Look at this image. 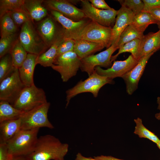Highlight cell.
I'll list each match as a JSON object with an SVG mask.
<instances>
[{"label": "cell", "instance_id": "cell-1", "mask_svg": "<svg viewBox=\"0 0 160 160\" xmlns=\"http://www.w3.org/2000/svg\"><path fill=\"white\" fill-rule=\"evenodd\" d=\"M68 147V144L61 143L54 136L46 135L38 138L34 151L26 156L30 160L64 159Z\"/></svg>", "mask_w": 160, "mask_h": 160}, {"label": "cell", "instance_id": "cell-2", "mask_svg": "<svg viewBox=\"0 0 160 160\" xmlns=\"http://www.w3.org/2000/svg\"><path fill=\"white\" fill-rule=\"evenodd\" d=\"M112 28L101 25L91 20L76 31L67 33L63 31L66 38L83 39L100 44L108 48L111 45Z\"/></svg>", "mask_w": 160, "mask_h": 160}, {"label": "cell", "instance_id": "cell-3", "mask_svg": "<svg viewBox=\"0 0 160 160\" xmlns=\"http://www.w3.org/2000/svg\"><path fill=\"white\" fill-rule=\"evenodd\" d=\"M39 129L20 130L7 143L9 153L13 157L26 156L35 150Z\"/></svg>", "mask_w": 160, "mask_h": 160}, {"label": "cell", "instance_id": "cell-4", "mask_svg": "<svg viewBox=\"0 0 160 160\" xmlns=\"http://www.w3.org/2000/svg\"><path fill=\"white\" fill-rule=\"evenodd\" d=\"M114 83L113 79L99 75L95 70L87 79L84 81H80L74 87L66 91V107L68 106L71 98L77 95L89 92L96 97L103 86L107 84H113Z\"/></svg>", "mask_w": 160, "mask_h": 160}, {"label": "cell", "instance_id": "cell-5", "mask_svg": "<svg viewBox=\"0 0 160 160\" xmlns=\"http://www.w3.org/2000/svg\"><path fill=\"white\" fill-rule=\"evenodd\" d=\"M18 39L28 53L39 55L48 47L35 29L31 21L22 25Z\"/></svg>", "mask_w": 160, "mask_h": 160}, {"label": "cell", "instance_id": "cell-6", "mask_svg": "<svg viewBox=\"0 0 160 160\" xmlns=\"http://www.w3.org/2000/svg\"><path fill=\"white\" fill-rule=\"evenodd\" d=\"M47 102L44 90L34 84L25 87L12 105L25 113Z\"/></svg>", "mask_w": 160, "mask_h": 160}, {"label": "cell", "instance_id": "cell-7", "mask_svg": "<svg viewBox=\"0 0 160 160\" xmlns=\"http://www.w3.org/2000/svg\"><path fill=\"white\" fill-rule=\"evenodd\" d=\"M50 105L49 102H47L25 112L20 118L21 129H39L43 127L54 128L47 116Z\"/></svg>", "mask_w": 160, "mask_h": 160}, {"label": "cell", "instance_id": "cell-8", "mask_svg": "<svg viewBox=\"0 0 160 160\" xmlns=\"http://www.w3.org/2000/svg\"><path fill=\"white\" fill-rule=\"evenodd\" d=\"M81 65V59L74 51L65 53L55 59L51 67L58 72L64 82L75 76Z\"/></svg>", "mask_w": 160, "mask_h": 160}, {"label": "cell", "instance_id": "cell-9", "mask_svg": "<svg viewBox=\"0 0 160 160\" xmlns=\"http://www.w3.org/2000/svg\"><path fill=\"white\" fill-rule=\"evenodd\" d=\"M26 86L21 80L18 69L0 82V101L12 105Z\"/></svg>", "mask_w": 160, "mask_h": 160}, {"label": "cell", "instance_id": "cell-10", "mask_svg": "<svg viewBox=\"0 0 160 160\" xmlns=\"http://www.w3.org/2000/svg\"><path fill=\"white\" fill-rule=\"evenodd\" d=\"M118 48L112 45L105 50L96 54L92 55L81 60L80 68L82 71L87 73L89 76L95 71L96 66L110 68L112 65L111 61L113 54Z\"/></svg>", "mask_w": 160, "mask_h": 160}, {"label": "cell", "instance_id": "cell-11", "mask_svg": "<svg viewBox=\"0 0 160 160\" xmlns=\"http://www.w3.org/2000/svg\"><path fill=\"white\" fill-rule=\"evenodd\" d=\"M82 10L88 18L103 26L112 28L118 10H103L95 8L89 0H81Z\"/></svg>", "mask_w": 160, "mask_h": 160}, {"label": "cell", "instance_id": "cell-12", "mask_svg": "<svg viewBox=\"0 0 160 160\" xmlns=\"http://www.w3.org/2000/svg\"><path fill=\"white\" fill-rule=\"evenodd\" d=\"M138 61L131 55L124 60L114 61L111 66L107 69L97 66L95 67V70L99 75L113 79L117 77H121L134 68Z\"/></svg>", "mask_w": 160, "mask_h": 160}, {"label": "cell", "instance_id": "cell-13", "mask_svg": "<svg viewBox=\"0 0 160 160\" xmlns=\"http://www.w3.org/2000/svg\"><path fill=\"white\" fill-rule=\"evenodd\" d=\"M45 4L50 10L57 11L66 17L75 22L88 18L81 9H79L65 0H48Z\"/></svg>", "mask_w": 160, "mask_h": 160}, {"label": "cell", "instance_id": "cell-14", "mask_svg": "<svg viewBox=\"0 0 160 160\" xmlns=\"http://www.w3.org/2000/svg\"><path fill=\"white\" fill-rule=\"evenodd\" d=\"M154 53L152 52L142 57L134 68L121 77L125 81L126 91L128 94H132L137 89L139 81L148 60Z\"/></svg>", "mask_w": 160, "mask_h": 160}, {"label": "cell", "instance_id": "cell-15", "mask_svg": "<svg viewBox=\"0 0 160 160\" xmlns=\"http://www.w3.org/2000/svg\"><path fill=\"white\" fill-rule=\"evenodd\" d=\"M134 15L131 11L123 6L118 10L115 22L112 30L111 45H116L121 34L130 24Z\"/></svg>", "mask_w": 160, "mask_h": 160}, {"label": "cell", "instance_id": "cell-16", "mask_svg": "<svg viewBox=\"0 0 160 160\" xmlns=\"http://www.w3.org/2000/svg\"><path fill=\"white\" fill-rule=\"evenodd\" d=\"M61 30L57 29L53 19L51 17L45 18L37 27L38 33L48 47L55 42Z\"/></svg>", "mask_w": 160, "mask_h": 160}, {"label": "cell", "instance_id": "cell-17", "mask_svg": "<svg viewBox=\"0 0 160 160\" xmlns=\"http://www.w3.org/2000/svg\"><path fill=\"white\" fill-rule=\"evenodd\" d=\"M38 56L28 53L26 59L18 69L20 79L26 87L34 84L33 73Z\"/></svg>", "mask_w": 160, "mask_h": 160}, {"label": "cell", "instance_id": "cell-18", "mask_svg": "<svg viewBox=\"0 0 160 160\" xmlns=\"http://www.w3.org/2000/svg\"><path fill=\"white\" fill-rule=\"evenodd\" d=\"M160 45V29L157 32H150L141 39L139 60L143 56L159 50Z\"/></svg>", "mask_w": 160, "mask_h": 160}, {"label": "cell", "instance_id": "cell-19", "mask_svg": "<svg viewBox=\"0 0 160 160\" xmlns=\"http://www.w3.org/2000/svg\"><path fill=\"white\" fill-rule=\"evenodd\" d=\"M65 38L63 29L61 30L54 43L46 51L38 56L36 64L44 67H51L55 59L58 48Z\"/></svg>", "mask_w": 160, "mask_h": 160}, {"label": "cell", "instance_id": "cell-20", "mask_svg": "<svg viewBox=\"0 0 160 160\" xmlns=\"http://www.w3.org/2000/svg\"><path fill=\"white\" fill-rule=\"evenodd\" d=\"M20 129V118L0 122V143L7 144Z\"/></svg>", "mask_w": 160, "mask_h": 160}, {"label": "cell", "instance_id": "cell-21", "mask_svg": "<svg viewBox=\"0 0 160 160\" xmlns=\"http://www.w3.org/2000/svg\"><path fill=\"white\" fill-rule=\"evenodd\" d=\"M74 52L81 59L100 51L105 47L102 44L83 39H76Z\"/></svg>", "mask_w": 160, "mask_h": 160}, {"label": "cell", "instance_id": "cell-22", "mask_svg": "<svg viewBox=\"0 0 160 160\" xmlns=\"http://www.w3.org/2000/svg\"><path fill=\"white\" fill-rule=\"evenodd\" d=\"M42 0H25L23 8L31 19L39 21L47 15V10L43 5Z\"/></svg>", "mask_w": 160, "mask_h": 160}, {"label": "cell", "instance_id": "cell-23", "mask_svg": "<svg viewBox=\"0 0 160 160\" xmlns=\"http://www.w3.org/2000/svg\"><path fill=\"white\" fill-rule=\"evenodd\" d=\"M50 11L53 19L61 24L63 30L66 32L69 33L78 30L89 22L85 20L75 22L57 11L53 10Z\"/></svg>", "mask_w": 160, "mask_h": 160}, {"label": "cell", "instance_id": "cell-24", "mask_svg": "<svg viewBox=\"0 0 160 160\" xmlns=\"http://www.w3.org/2000/svg\"><path fill=\"white\" fill-rule=\"evenodd\" d=\"M158 23V21L149 12L142 11L134 15L130 24L143 33L149 25Z\"/></svg>", "mask_w": 160, "mask_h": 160}, {"label": "cell", "instance_id": "cell-25", "mask_svg": "<svg viewBox=\"0 0 160 160\" xmlns=\"http://www.w3.org/2000/svg\"><path fill=\"white\" fill-rule=\"evenodd\" d=\"M24 113L15 108L8 102L0 101V122L20 119Z\"/></svg>", "mask_w": 160, "mask_h": 160}, {"label": "cell", "instance_id": "cell-26", "mask_svg": "<svg viewBox=\"0 0 160 160\" xmlns=\"http://www.w3.org/2000/svg\"><path fill=\"white\" fill-rule=\"evenodd\" d=\"M14 67L18 69L26 59L28 53L22 45L18 38L10 51Z\"/></svg>", "mask_w": 160, "mask_h": 160}, {"label": "cell", "instance_id": "cell-27", "mask_svg": "<svg viewBox=\"0 0 160 160\" xmlns=\"http://www.w3.org/2000/svg\"><path fill=\"white\" fill-rule=\"evenodd\" d=\"M143 36V33L130 24L121 33L116 46L119 49L125 43L137 39H141Z\"/></svg>", "mask_w": 160, "mask_h": 160}, {"label": "cell", "instance_id": "cell-28", "mask_svg": "<svg viewBox=\"0 0 160 160\" xmlns=\"http://www.w3.org/2000/svg\"><path fill=\"white\" fill-rule=\"evenodd\" d=\"M17 26L12 20L9 12L0 17L1 38L16 33Z\"/></svg>", "mask_w": 160, "mask_h": 160}, {"label": "cell", "instance_id": "cell-29", "mask_svg": "<svg viewBox=\"0 0 160 160\" xmlns=\"http://www.w3.org/2000/svg\"><path fill=\"white\" fill-rule=\"evenodd\" d=\"M141 39H135L121 46L119 48L118 52L116 55L111 56V61L112 62L115 61L120 54L125 52L130 53L131 55L139 61V49Z\"/></svg>", "mask_w": 160, "mask_h": 160}, {"label": "cell", "instance_id": "cell-30", "mask_svg": "<svg viewBox=\"0 0 160 160\" xmlns=\"http://www.w3.org/2000/svg\"><path fill=\"white\" fill-rule=\"evenodd\" d=\"M134 121L136 126L134 133L137 135L140 138H147L157 144L160 139L154 133L145 127L142 123L141 119L137 118Z\"/></svg>", "mask_w": 160, "mask_h": 160}, {"label": "cell", "instance_id": "cell-31", "mask_svg": "<svg viewBox=\"0 0 160 160\" xmlns=\"http://www.w3.org/2000/svg\"><path fill=\"white\" fill-rule=\"evenodd\" d=\"M15 69L10 53L0 58V82L10 74Z\"/></svg>", "mask_w": 160, "mask_h": 160}, {"label": "cell", "instance_id": "cell-32", "mask_svg": "<svg viewBox=\"0 0 160 160\" xmlns=\"http://www.w3.org/2000/svg\"><path fill=\"white\" fill-rule=\"evenodd\" d=\"M25 0H0V17L6 13L23 8Z\"/></svg>", "mask_w": 160, "mask_h": 160}, {"label": "cell", "instance_id": "cell-33", "mask_svg": "<svg viewBox=\"0 0 160 160\" xmlns=\"http://www.w3.org/2000/svg\"><path fill=\"white\" fill-rule=\"evenodd\" d=\"M18 39L16 33L1 38L0 58L10 53L13 45Z\"/></svg>", "mask_w": 160, "mask_h": 160}, {"label": "cell", "instance_id": "cell-34", "mask_svg": "<svg viewBox=\"0 0 160 160\" xmlns=\"http://www.w3.org/2000/svg\"><path fill=\"white\" fill-rule=\"evenodd\" d=\"M121 6H123L132 11L134 15L143 11L144 8V4L140 0H118Z\"/></svg>", "mask_w": 160, "mask_h": 160}, {"label": "cell", "instance_id": "cell-35", "mask_svg": "<svg viewBox=\"0 0 160 160\" xmlns=\"http://www.w3.org/2000/svg\"><path fill=\"white\" fill-rule=\"evenodd\" d=\"M10 12L11 17L17 26L22 25L25 22L32 20L24 8Z\"/></svg>", "mask_w": 160, "mask_h": 160}, {"label": "cell", "instance_id": "cell-36", "mask_svg": "<svg viewBox=\"0 0 160 160\" xmlns=\"http://www.w3.org/2000/svg\"><path fill=\"white\" fill-rule=\"evenodd\" d=\"M75 44V40L65 37L64 41L58 48L56 58L65 53L74 51Z\"/></svg>", "mask_w": 160, "mask_h": 160}, {"label": "cell", "instance_id": "cell-37", "mask_svg": "<svg viewBox=\"0 0 160 160\" xmlns=\"http://www.w3.org/2000/svg\"><path fill=\"white\" fill-rule=\"evenodd\" d=\"M13 158L9 152L7 144L0 143V160H12Z\"/></svg>", "mask_w": 160, "mask_h": 160}, {"label": "cell", "instance_id": "cell-38", "mask_svg": "<svg viewBox=\"0 0 160 160\" xmlns=\"http://www.w3.org/2000/svg\"><path fill=\"white\" fill-rule=\"evenodd\" d=\"M89 1L95 8L103 10H112L104 0H89Z\"/></svg>", "mask_w": 160, "mask_h": 160}, {"label": "cell", "instance_id": "cell-39", "mask_svg": "<svg viewBox=\"0 0 160 160\" xmlns=\"http://www.w3.org/2000/svg\"><path fill=\"white\" fill-rule=\"evenodd\" d=\"M142 1L144 4V8L143 11L160 7V0H143Z\"/></svg>", "mask_w": 160, "mask_h": 160}, {"label": "cell", "instance_id": "cell-40", "mask_svg": "<svg viewBox=\"0 0 160 160\" xmlns=\"http://www.w3.org/2000/svg\"><path fill=\"white\" fill-rule=\"evenodd\" d=\"M145 11L150 13L158 21L157 25L160 24V7L150 9Z\"/></svg>", "mask_w": 160, "mask_h": 160}, {"label": "cell", "instance_id": "cell-41", "mask_svg": "<svg viewBox=\"0 0 160 160\" xmlns=\"http://www.w3.org/2000/svg\"><path fill=\"white\" fill-rule=\"evenodd\" d=\"M95 159L99 160H123L111 156L101 155L94 157Z\"/></svg>", "mask_w": 160, "mask_h": 160}, {"label": "cell", "instance_id": "cell-42", "mask_svg": "<svg viewBox=\"0 0 160 160\" xmlns=\"http://www.w3.org/2000/svg\"><path fill=\"white\" fill-rule=\"evenodd\" d=\"M75 160H99L91 157H87L83 156L81 153H78L76 155Z\"/></svg>", "mask_w": 160, "mask_h": 160}, {"label": "cell", "instance_id": "cell-43", "mask_svg": "<svg viewBox=\"0 0 160 160\" xmlns=\"http://www.w3.org/2000/svg\"><path fill=\"white\" fill-rule=\"evenodd\" d=\"M157 102L158 104L157 109L159 110L160 112L159 113L156 114L155 117L156 119L160 121V97H157Z\"/></svg>", "mask_w": 160, "mask_h": 160}, {"label": "cell", "instance_id": "cell-44", "mask_svg": "<svg viewBox=\"0 0 160 160\" xmlns=\"http://www.w3.org/2000/svg\"><path fill=\"white\" fill-rule=\"evenodd\" d=\"M12 160H30L26 156H18L13 157Z\"/></svg>", "mask_w": 160, "mask_h": 160}, {"label": "cell", "instance_id": "cell-45", "mask_svg": "<svg viewBox=\"0 0 160 160\" xmlns=\"http://www.w3.org/2000/svg\"><path fill=\"white\" fill-rule=\"evenodd\" d=\"M156 144L160 150V140Z\"/></svg>", "mask_w": 160, "mask_h": 160}, {"label": "cell", "instance_id": "cell-46", "mask_svg": "<svg viewBox=\"0 0 160 160\" xmlns=\"http://www.w3.org/2000/svg\"><path fill=\"white\" fill-rule=\"evenodd\" d=\"M158 28H159V29H160V24L158 25ZM160 49V46H159V49Z\"/></svg>", "mask_w": 160, "mask_h": 160}, {"label": "cell", "instance_id": "cell-47", "mask_svg": "<svg viewBox=\"0 0 160 160\" xmlns=\"http://www.w3.org/2000/svg\"><path fill=\"white\" fill-rule=\"evenodd\" d=\"M64 160V159H60V160Z\"/></svg>", "mask_w": 160, "mask_h": 160}]
</instances>
